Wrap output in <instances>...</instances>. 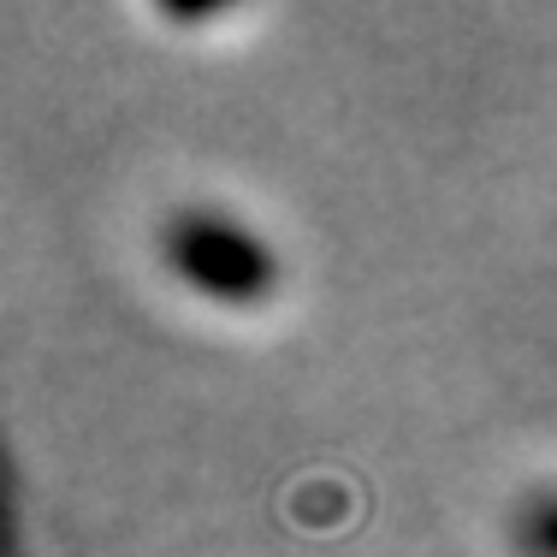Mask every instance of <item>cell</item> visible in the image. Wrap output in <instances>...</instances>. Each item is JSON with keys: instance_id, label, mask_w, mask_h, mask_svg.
<instances>
[{"instance_id": "2", "label": "cell", "mask_w": 557, "mask_h": 557, "mask_svg": "<svg viewBox=\"0 0 557 557\" xmlns=\"http://www.w3.org/2000/svg\"><path fill=\"white\" fill-rule=\"evenodd\" d=\"M516 546L528 557H557V493H540L516 516Z\"/></svg>"}, {"instance_id": "1", "label": "cell", "mask_w": 557, "mask_h": 557, "mask_svg": "<svg viewBox=\"0 0 557 557\" xmlns=\"http://www.w3.org/2000/svg\"><path fill=\"white\" fill-rule=\"evenodd\" d=\"M161 261L178 273V285L220 309H256L278 285V256L256 225L225 208H178L161 225Z\"/></svg>"}]
</instances>
